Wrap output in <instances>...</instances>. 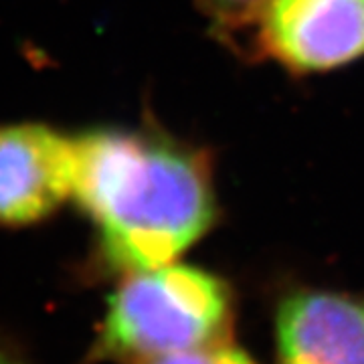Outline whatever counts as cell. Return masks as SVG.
Returning a JSON list of instances; mask_svg holds the SVG:
<instances>
[{
	"instance_id": "7a4b0ae2",
	"label": "cell",
	"mask_w": 364,
	"mask_h": 364,
	"mask_svg": "<svg viewBox=\"0 0 364 364\" xmlns=\"http://www.w3.org/2000/svg\"><path fill=\"white\" fill-rule=\"evenodd\" d=\"M233 294L227 282L195 265L166 263L126 273L109 298L97 354L150 360L227 338Z\"/></svg>"
},
{
	"instance_id": "277c9868",
	"label": "cell",
	"mask_w": 364,
	"mask_h": 364,
	"mask_svg": "<svg viewBox=\"0 0 364 364\" xmlns=\"http://www.w3.org/2000/svg\"><path fill=\"white\" fill-rule=\"evenodd\" d=\"M73 193V138L37 122L0 126V225L45 221Z\"/></svg>"
},
{
	"instance_id": "3957f363",
	"label": "cell",
	"mask_w": 364,
	"mask_h": 364,
	"mask_svg": "<svg viewBox=\"0 0 364 364\" xmlns=\"http://www.w3.org/2000/svg\"><path fill=\"white\" fill-rule=\"evenodd\" d=\"M251 41L291 73H322L364 55V0H267Z\"/></svg>"
},
{
	"instance_id": "6da1fadb",
	"label": "cell",
	"mask_w": 364,
	"mask_h": 364,
	"mask_svg": "<svg viewBox=\"0 0 364 364\" xmlns=\"http://www.w3.org/2000/svg\"><path fill=\"white\" fill-rule=\"evenodd\" d=\"M71 198L95 225L102 259L122 273L176 261L217 217L208 154L160 132L75 136Z\"/></svg>"
},
{
	"instance_id": "52a82bcc",
	"label": "cell",
	"mask_w": 364,
	"mask_h": 364,
	"mask_svg": "<svg viewBox=\"0 0 364 364\" xmlns=\"http://www.w3.org/2000/svg\"><path fill=\"white\" fill-rule=\"evenodd\" d=\"M134 364H257L247 352L235 346L227 340L203 344L188 350L172 352L150 360H140Z\"/></svg>"
},
{
	"instance_id": "8992f818",
	"label": "cell",
	"mask_w": 364,
	"mask_h": 364,
	"mask_svg": "<svg viewBox=\"0 0 364 364\" xmlns=\"http://www.w3.org/2000/svg\"><path fill=\"white\" fill-rule=\"evenodd\" d=\"M267 0H205L210 25L223 39L235 43L239 37H249Z\"/></svg>"
},
{
	"instance_id": "5b68a950",
	"label": "cell",
	"mask_w": 364,
	"mask_h": 364,
	"mask_svg": "<svg viewBox=\"0 0 364 364\" xmlns=\"http://www.w3.org/2000/svg\"><path fill=\"white\" fill-rule=\"evenodd\" d=\"M277 364H364V298L298 289L275 312Z\"/></svg>"
},
{
	"instance_id": "ba28073f",
	"label": "cell",
	"mask_w": 364,
	"mask_h": 364,
	"mask_svg": "<svg viewBox=\"0 0 364 364\" xmlns=\"http://www.w3.org/2000/svg\"><path fill=\"white\" fill-rule=\"evenodd\" d=\"M0 364H21L18 360H14L11 356H4V354H0Z\"/></svg>"
}]
</instances>
